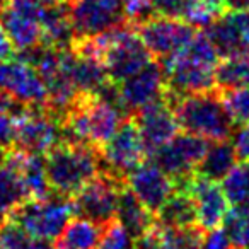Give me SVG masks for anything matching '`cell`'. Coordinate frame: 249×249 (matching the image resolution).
Returning a JSON list of instances; mask_svg holds the SVG:
<instances>
[{
    "mask_svg": "<svg viewBox=\"0 0 249 249\" xmlns=\"http://www.w3.org/2000/svg\"><path fill=\"white\" fill-rule=\"evenodd\" d=\"M126 114L103 94H77L60 118L63 142L86 143L103 149Z\"/></svg>",
    "mask_w": 249,
    "mask_h": 249,
    "instance_id": "cell-1",
    "label": "cell"
},
{
    "mask_svg": "<svg viewBox=\"0 0 249 249\" xmlns=\"http://www.w3.org/2000/svg\"><path fill=\"white\" fill-rule=\"evenodd\" d=\"M218 62L220 55L208 39L207 33L196 31L184 48L159 63L164 70L169 92L174 96H184L217 87L215 70Z\"/></svg>",
    "mask_w": 249,
    "mask_h": 249,
    "instance_id": "cell-2",
    "label": "cell"
},
{
    "mask_svg": "<svg viewBox=\"0 0 249 249\" xmlns=\"http://www.w3.org/2000/svg\"><path fill=\"white\" fill-rule=\"evenodd\" d=\"M166 97L174 109L179 130L201 137L208 142L231 140L235 124L225 107L218 87L184 96H174L167 89Z\"/></svg>",
    "mask_w": 249,
    "mask_h": 249,
    "instance_id": "cell-3",
    "label": "cell"
},
{
    "mask_svg": "<svg viewBox=\"0 0 249 249\" xmlns=\"http://www.w3.org/2000/svg\"><path fill=\"white\" fill-rule=\"evenodd\" d=\"M45 167L52 193L72 198L103 171V157L92 145L62 142L45 156Z\"/></svg>",
    "mask_w": 249,
    "mask_h": 249,
    "instance_id": "cell-4",
    "label": "cell"
},
{
    "mask_svg": "<svg viewBox=\"0 0 249 249\" xmlns=\"http://www.w3.org/2000/svg\"><path fill=\"white\" fill-rule=\"evenodd\" d=\"M72 215L75 213L70 198L50 195L39 200H26L9 218L21 225L33 237L53 241L62 234Z\"/></svg>",
    "mask_w": 249,
    "mask_h": 249,
    "instance_id": "cell-5",
    "label": "cell"
},
{
    "mask_svg": "<svg viewBox=\"0 0 249 249\" xmlns=\"http://www.w3.org/2000/svg\"><path fill=\"white\" fill-rule=\"evenodd\" d=\"M101 157L103 169L124 181L132 171L145 162L149 152L135 118L124 116L121 120L118 130L101 149Z\"/></svg>",
    "mask_w": 249,
    "mask_h": 249,
    "instance_id": "cell-6",
    "label": "cell"
},
{
    "mask_svg": "<svg viewBox=\"0 0 249 249\" xmlns=\"http://www.w3.org/2000/svg\"><path fill=\"white\" fill-rule=\"evenodd\" d=\"M124 183H126L124 179H120L114 174L103 169L70 198L73 213L104 227L116 218L118 198Z\"/></svg>",
    "mask_w": 249,
    "mask_h": 249,
    "instance_id": "cell-7",
    "label": "cell"
},
{
    "mask_svg": "<svg viewBox=\"0 0 249 249\" xmlns=\"http://www.w3.org/2000/svg\"><path fill=\"white\" fill-rule=\"evenodd\" d=\"M63 142L62 123L48 107H28L18 116V149L45 157Z\"/></svg>",
    "mask_w": 249,
    "mask_h": 249,
    "instance_id": "cell-8",
    "label": "cell"
},
{
    "mask_svg": "<svg viewBox=\"0 0 249 249\" xmlns=\"http://www.w3.org/2000/svg\"><path fill=\"white\" fill-rule=\"evenodd\" d=\"M208 147H210L208 140L184 132L178 133L173 140H169L166 145L157 149L149 157L178 184L196 173L198 164L207 154Z\"/></svg>",
    "mask_w": 249,
    "mask_h": 249,
    "instance_id": "cell-9",
    "label": "cell"
},
{
    "mask_svg": "<svg viewBox=\"0 0 249 249\" xmlns=\"http://www.w3.org/2000/svg\"><path fill=\"white\" fill-rule=\"evenodd\" d=\"M167 92L164 70L157 60H152L145 69L135 75L116 84L118 104L126 116H133L140 109L164 99Z\"/></svg>",
    "mask_w": 249,
    "mask_h": 249,
    "instance_id": "cell-10",
    "label": "cell"
},
{
    "mask_svg": "<svg viewBox=\"0 0 249 249\" xmlns=\"http://www.w3.org/2000/svg\"><path fill=\"white\" fill-rule=\"evenodd\" d=\"M135 28L143 45L157 62H162L184 48L196 33V28L183 19L164 16H152Z\"/></svg>",
    "mask_w": 249,
    "mask_h": 249,
    "instance_id": "cell-11",
    "label": "cell"
},
{
    "mask_svg": "<svg viewBox=\"0 0 249 249\" xmlns=\"http://www.w3.org/2000/svg\"><path fill=\"white\" fill-rule=\"evenodd\" d=\"M46 9L36 0H12L11 7L0 18V24L11 39L14 52L24 53L41 45V19Z\"/></svg>",
    "mask_w": 249,
    "mask_h": 249,
    "instance_id": "cell-12",
    "label": "cell"
},
{
    "mask_svg": "<svg viewBox=\"0 0 249 249\" xmlns=\"http://www.w3.org/2000/svg\"><path fill=\"white\" fill-rule=\"evenodd\" d=\"M176 190L186 191L193 198L196 208V222L203 231L208 232L224 225L231 212V203L222 186H218L215 181H208L195 173L186 181L178 183Z\"/></svg>",
    "mask_w": 249,
    "mask_h": 249,
    "instance_id": "cell-13",
    "label": "cell"
},
{
    "mask_svg": "<svg viewBox=\"0 0 249 249\" xmlns=\"http://www.w3.org/2000/svg\"><path fill=\"white\" fill-rule=\"evenodd\" d=\"M0 87L28 107H46L48 94L39 73L24 58L0 62Z\"/></svg>",
    "mask_w": 249,
    "mask_h": 249,
    "instance_id": "cell-14",
    "label": "cell"
},
{
    "mask_svg": "<svg viewBox=\"0 0 249 249\" xmlns=\"http://www.w3.org/2000/svg\"><path fill=\"white\" fill-rule=\"evenodd\" d=\"M126 186L156 217L167 198L176 191V181L154 162H143L126 176Z\"/></svg>",
    "mask_w": 249,
    "mask_h": 249,
    "instance_id": "cell-15",
    "label": "cell"
},
{
    "mask_svg": "<svg viewBox=\"0 0 249 249\" xmlns=\"http://www.w3.org/2000/svg\"><path fill=\"white\" fill-rule=\"evenodd\" d=\"M133 118L139 124L149 156L162 145H166L169 140H173L179 133L176 114H174V109L167 97L140 109L139 113L133 114Z\"/></svg>",
    "mask_w": 249,
    "mask_h": 249,
    "instance_id": "cell-16",
    "label": "cell"
},
{
    "mask_svg": "<svg viewBox=\"0 0 249 249\" xmlns=\"http://www.w3.org/2000/svg\"><path fill=\"white\" fill-rule=\"evenodd\" d=\"M22 150L16 147L4 157H0V222L12 215V212L29 200L19 174V159Z\"/></svg>",
    "mask_w": 249,
    "mask_h": 249,
    "instance_id": "cell-17",
    "label": "cell"
},
{
    "mask_svg": "<svg viewBox=\"0 0 249 249\" xmlns=\"http://www.w3.org/2000/svg\"><path fill=\"white\" fill-rule=\"evenodd\" d=\"M145 234L150 235L156 249H203L207 231L198 224L171 227L154 220L152 227Z\"/></svg>",
    "mask_w": 249,
    "mask_h": 249,
    "instance_id": "cell-18",
    "label": "cell"
},
{
    "mask_svg": "<svg viewBox=\"0 0 249 249\" xmlns=\"http://www.w3.org/2000/svg\"><path fill=\"white\" fill-rule=\"evenodd\" d=\"M116 218L135 239L142 237V235L152 227L154 220H156V217L140 203V200L133 195V191L126 186V183H124L120 190V198H118V207H116Z\"/></svg>",
    "mask_w": 249,
    "mask_h": 249,
    "instance_id": "cell-19",
    "label": "cell"
},
{
    "mask_svg": "<svg viewBox=\"0 0 249 249\" xmlns=\"http://www.w3.org/2000/svg\"><path fill=\"white\" fill-rule=\"evenodd\" d=\"M237 154L231 140L213 142L196 167V174L208 181H222L237 164Z\"/></svg>",
    "mask_w": 249,
    "mask_h": 249,
    "instance_id": "cell-20",
    "label": "cell"
},
{
    "mask_svg": "<svg viewBox=\"0 0 249 249\" xmlns=\"http://www.w3.org/2000/svg\"><path fill=\"white\" fill-rule=\"evenodd\" d=\"M103 225L87 218H70L62 234L56 237V249H96L99 244Z\"/></svg>",
    "mask_w": 249,
    "mask_h": 249,
    "instance_id": "cell-21",
    "label": "cell"
},
{
    "mask_svg": "<svg viewBox=\"0 0 249 249\" xmlns=\"http://www.w3.org/2000/svg\"><path fill=\"white\" fill-rule=\"evenodd\" d=\"M18 167L29 200H39V198H46L53 195L50 190L48 178H46L45 157L31 156V154H26L22 150Z\"/></svg>",
    "mask_w": 249,
    "mask_h": 249,
    "instance_id": "cell-22",
    "label": "cell"
},
{
    "mask_svg": "<svg viewBox=\"0 0 249 249\" xmlns=\"http://www.w3.org/2000/svg\"><path fill=\"white\" fill-rule=\"evenodd\" d=\"M156 220L162 225H171V227H184V225L198 224L193 198L186 191L176 190L167 198L162 208L157 212Z\"/></svg>",
    "mask_w": 249,
    "mask_h": 249,
    "instance_id": "cell-23",
    "label": "cell"
},
{
    "mask_svg": "<svg viewBox=\"0 0 249 249\" xmlns=\"http://www.w3.org/2000/svg\"><path fill=\"white\" fill-rule=\"evenodd\" d=\"M222 190L234 213H249V160H241L222 179Z\"/></svg>",
    "mask_w": 249,
    "mask_h": 249,
    "instance_id": "cell-24",
    "label": "cell"
},
{
    "mask_svg": "<svg viewBox=\"0 0 249 249\" xmlns=\"http://www.w3.org/2000/svg\"><path fill=\"white\" fill-rule=\"evenodd\" d=\"M215 86L218 89L249 86V53L225 56L215 70Z\"/></svg>",
    "mask_w": 249,
    "mask_h": 249,
    "instance_id": "cell-25",
    "label": "cell"
},
{
    "mask_svg": "<svg viewBox=\"0 0 249 249\" xmlns=\"http://www.w3.org/2000/svg\"><path fill=\"white\" fill-rule=\"evenodd\" d=\"M0 249H55L52 241L29 235L11 218L0 222Z\"/></svg>",
    "mask_w": 249,
    "mask_h": 249,
    "instance_id": "cell-26",
    "label": "cell"
},
{
    "mask_svg": "<svg viewBox=\"0 0 249 249\" xmlns=\"http://www.w3.org/2000/svg\"><path fill=\"white\" fill-rule=\"evenodd\" d=\"M220 94L234 124L249 123V86L220 89Z\"/></svg>",
    "mask_w": 249,
    "mask_h": 249,
    "instance_id": "cell-27",
    "label": "cell"
},
{
    "mask_svg": "<svg viewBox=\"0 0 249 249\" xmlns=\"http://www.w3.org/2000/svg\"><path fill=\"white\" fill-rule=\"evenodd\" d=\"M135 246L137 239L120 224L118 218H114L103 227V234L96 249H135Z\"/></svg>",
    "mask_w": 249,
    "mask_h": 249,
    "instance_id": "cell-28",
    "label": "cell"
},
{
    "mask_svg": "<svg viewBox=\"0 0 249 249\" xmlns=\"http://www.w3.org/2000/svg\"><path fill=\"white\" fill-rule=\"evenodd\" d=\"M224 229L229 239L237 249L249 248V213H234L229 212L224 222Z\"/></svg>",
    "mask_w": 249,
    "mask_h": 249,
    "instance_id": "cell-29",
    "label": "cell"
},
{
    "mask_svg": "<svg viewBox=\"0 0 249 249\" xmlns=\"http://www.w3.org/2000/svg\"><path fill=\"white\" fill-rule=\"evenodd\" d=\"M18 147V116L0 114V157Z\"/></svg>",
    "mask_w": 249,
    "mask_h": 249,
    "instance_id": "cell-30",
    "label": "cell"
},
{
    "mask_svg": "<svg viewBox=\"0 0 249 249\" xmlns=\"http://www.w3.org/2000/svg\"><path fill=\"white\" fill-rule=\"evenodd\" d=\"M154 16L183 19L188 0H149Z\"/></svg>",
    "mask_w": 249,
    "mask_h": 249,
    "instance_id": "cell-31",
    "label": "cell"
},
{
    "mask_svg": "<svg viewBox=\"0 0 249 249\" xmlns=\"http://www.w3.org/2000/svg\"><path fill=\"white\" fill-rule=\"evenodd\" d=\"M231 142L239 160H249V123L239 124L231 135Z\"/></svg>",
    "mask_w": 249,
    "mask_h": 249,
    "instance_id": "cell-32",
    "label": "cell"
},
{
    "mask_svg": "<svg viewBox=\"0 0 249 249\" xmlns=\"http://www.w3.org/2000/svg\"><path fill=\"white\" fill-rule=\"evenodd\" d=\"M203 249H237V248L232 244V241L229 239L225 229L218 227V229H213V231L207 232Z\"/></svg>",
    "mask_w": 249,
    "mask_h": 249,
    "instance_id": "cell-33",
    "label": "cell"
},
{
    "mask_svg": "<svg viewBox=\"0 0 249 249\" xmlns=\"http://www.w3.org/2000/svg\"><path fill=\"white\" fill-rule=\"evenodd\" d=\"M229 21L232 22L235 29H237L239 36L242 38L244 45L249 50V11H239V12H225Z\"/></svg>",
    "mask_w": 249,
    "mask_h": 249,
    "instance_id": "cell-34",
    "label": "cell"
},
{
    "mask_svg": "<svg viewBox=\"0 0 249 249\" xmlns=\"http://www.w3.org/2000/svg\"><path fill=\"white\" fill-rule=\"evenodd\" d=\"M26 109H28V106L19 103L14 96H11L7 90L0 87V114H16V116H19Z\"/></svg>",
    "mask_w": 249,
    "mask_h": 249,
    "instance_id": "cell-35",
    "label": "cell"
},
{
    "mask_svg": "<svg viewBox=\"0 0 249 249\" xmlns=\"http://www.w3.org/2000/svg\"><path fill=\"white\" fill-rule=\"evenodd\" d=\"M12 55H14V46H12L9 36L5 35L2 24H0V62L12 58Z\"/></svg>",
    "mask_w": 249,
    "mask_h": 249,
    "instance_id": "cell-36",
    "label": "cell"
},
{
    "mask_svg": "<svg viewBox=\"0 0 249 249\" xmlns=\"http://www.w3.org/2000/svg\"><path fill=\"white\" fill-rule=\"evenodd\" d=\"M224 12L249 11V0H220Z\"/></svg>",
    "mask_w": 249,
    "mask_h": 249,
    "instance_id": "cell-37",
    "label": "cell"
},
{
    "mask_svg": "<svg viewBox=\"0 0 249 249\" xmlns=\"http://www.w3.org/2000/svg\"><path fill=\"white\" fill-rule=\"evenodd\" d=\"M12 0H0V18L4 16V12L7 11L9 7H11Z\"/></svg>",
    "mask_w": 249,
    "mask_h": 249,
    "instance_id": "cell-38",
    "label": "cell"
},
{
    "mask_svg": "<svg viewBox=\"0 0 249 249\" xmlns=\"http://www.w3.org/2000/svg\"><path fill=\"white\" fill-rule=\"evenodd\" d=\"M217 2H220V0H217Z\"/></svg>",
    "mask_w": 249,
    "mask_h": 249,
    "instance_id": "cell-39",
    "label": "cell"
},
{
    "mask_svg": "<svg viewBox=\"0 0 249 249\" xmlns=\"http://www.w3.org/2000/svg\"><path fill=\"white\" fill-rule=\"evenodd\" d=\"M63 2H65V0H63Z\"/></svg>",
    "mask_w": 249,
    "mask_h": 249,
    "instance_id": "cell-40",
    "label": "cell"
},
{
    "mask_svg": "<svg viewBox=\"0 0 249 249\" xmlns=\"http://www.w3.org/2000/svg\"><path fill=\"white\" fill-rule=\"evenodd\" d=\"M248 249H249V248H248Z\"/></svg>",
    "mask_w": 249,
    "mask_h": 249,
    "instance_id": "cell-41",
    "label": "cell"
}]
</instances>
